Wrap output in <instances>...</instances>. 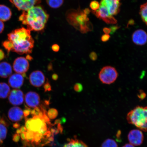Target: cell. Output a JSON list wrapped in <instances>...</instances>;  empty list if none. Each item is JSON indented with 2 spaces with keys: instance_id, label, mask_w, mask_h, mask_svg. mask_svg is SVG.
<instances>
[{
  "instance_id": "26",
  "label": "cell",
  "mask_w": 147,
  "mask_h": 147,
  "mask_svg": "<svg viewBox=\"0 0 147 147\" xmlns=\"http://www.w3.org/2000/svg\"><path fill=\"white\" fill-rule=\"evenodd\" d=\"M3 45L5 49H6L8 53L12 51L13 49V45L12 42L9 40H6L3 43Z\"/></svg>"
},
{
  "instance_id": "33",
  "label": "cell",
  "mask_w": 147,
  "mask_h": 147,
  "mask_svg": "<svg viewBox=\"0 0 147 147\" xmlns=\"http://www.w3.org/2000/svg\"><path fill=\"white\" fill-rule=\"evenodd\" d=\"M44 88L45 92L50 91L51 90V86L48 82L46 83L45 85H44Z\"/></svg>"
},
{
  "instance_id": "31",
  "label": "cell",
  "mask_w": 147,
  "mask_h": 147,
  "mask_svg": "<svg viewBox=\"0 0 147 147\" xmlns=\"http://www.w3.org/2000/svg\"><path fill=\"white\" fill-rule=\"evenodd\" d=\"M90 58L92 60H96L97 58V56L96 53L94 52H91L90 54Z\"/></svg>"
},
{
  "instance_id": "1",
  "label": "cell",
  "mask_w": 147,
  "mask_h": 147,
  "mask_svg": "<svg viewBox=\"0 0 147 147\" xmlns=\"http://www.w3.org/2000/svg\"><path fill=\"white\" fill-rule=\"evenodd\" d=\"M45 110L38 115H32V118L25 117V127L34 136L33 144L36 146L48 144L54 140L53 134L49 130L50 119Z\"/></svg>"
},
{
  "instance_id": "6",
  "label": "cell",
  "mask_w": 147,
  "mask_h": 147,
  "mask_svg": "<svg viewBox=\"0 0 147 147\" xmlns=\"http://www.w3.org/2000/svg\"><path fill=\"white\" fill-rule=\"evenodd\" d=\"M129 123L134 125L142 131H147V106H138L127 116Z\"/></svg>"
},
{
  "instance_id": "21",
  "label": "cell",
  "mask_w": 147,
  "mask_h": 147,
  "mask_svg": "<svg viewBox=\"0 0 147 147\" xmlns=\"http://www.w3.org/2000/svg\"><path fill=\"white\" fill-rule=\"evenodd\" d=\"M63 147H88L82 141L77 139H71Z\"/></svg>"
},
{
  "instance_id": "38",
  "label": "cell",
  "mask_w": 147,
  "mask_h": 147,
  "mask_svg": "<svg viewBox=\"0 0 147 147\" xmlns=\"http://www.w3.org/2000/svg\"><path fill=\"white\" fill-rule=\"evenodd\" d=\"M52 78L53 80H57L58 78V76L56 74H54L52 75Z\"/></svg>"
},
{
  "instance_id": "13",
  "label": "cell",
  "mask_w": 147,
  "mask_h": 147,
  "mask_svg": "<svg viewBox=\"0 0 147 147\" xmlns=\"http://www.w3.org/2000/svg\"><path fill=\"white\" fill-rule=\"evenodd\" d=\"M25 100L26 104L29 108H36L40 104L39 95L34 92L30 91L27 93L25 95Z\"/></svg>"
},
{
  "instance_id": "17",
  "label": "cell",
  "mask_w": 147,
  "mask_h": 147,
  "mask_svg": "<svg viewBox=\"0 0 147 147\" xmlns=\"http://www.w3.org/2000/svg\"><path fill=\"white\" fill-rule=\"evenodd\" d=\"M12 69L11 66L8 62H0V77L7 78L11 75Z\"/></svg>"
},
{
  "instance_id": "11",
  "label": "cell",
  "mask_w": 147,
  "mask_h": 147,
  "mask_svg": "<svg viewBox=\"0 0 147 147\" xmlns=\"http://www.w3.org/2000/svg\"><path fill=\"white\" fill-rule=\"evenodd\" d=\"M29 79L31 84L36 87H41L43 85L45 80V75L40 71H34L31 73Z\"/></svg>"
},
{
  "instance_id": "18",
  "label": "cell",
  "mask_w": 147,
  "mask_h": 147,
  "mask_svg": "<svg viewBox=\"0 0 147 147\" xmlns=\"http://www.w3.org/2000/svg\"><path fill=\"white\" fill-rule=\"evenodd\" d=\"M10 9L4 5H0V20L5 22L10 19L12 16Z\"/></svg>"
},
{
  "instance_id": "20",
  "label": "cell",
  "mask_w": 147,
  "mask_h": 147,
  "mask_svg": "<svg viewBox=\"0 0 147 147\" xmlns=\"http://www.w3.org/2000/svg\"><path fill=\"white\" fill-rule=\"evenodd\" d=\"M10 92V88L8 84L5 82H0V98H6Z\"/></svg>"
},
{
  "instance_id": "32",
  "label": "cell",
  "mask_w": 147,
  "mask_h": 147,
  "mask_svg": "<svg viewBox=\"0 0 147 147\" xmlns=\"http://www.w3.org/2000/svg\"><path fill=\"white\" fill-rule=\"evenodd\" d=\"M20 134L17 133L14 134L13 136V140L14 142H18L19 141L20 139Z\"/></svg>"
},
{
  "instance_id": "12",
  "label": "cell",
  "mask_w": 147,
  "mask_h": 147,
  "mask_svg": "<svg viewBox=\"0 0 147 147\" xmlns=\"http://www.w3.org/2000/svg\"><path fill=\"white\" fill-rule=\"evenodd\" d=\"M128 138L130 144L133 146H139L143 143L144 136L140 130L134 129L129 133Z\"/></svg>"
},
{
  "instance_id": "29",
  "label": "cell",
  "mask_w": 147,
  "mask_h": 147,
  "mask_svg": "<svg viewBox=\"0 0 147 147\" xmlns=\"http://www.w3.org/2000/svg\"><path fill=\"white\" fill-rule=\"evenodd\" d=\"M146 93L142 90H140L138 94V96L141 100H143L146 98Z\"/></svg>"
},
{
  "instance_id": "28",
  "label": "cell",
  "mask_w": 147,
  "mask_h": 147,
  "mask_svg": "<svg viewBox=\"0 0 147 147\" xmlns=\"http://www.w3.org/2000/svg\"><path fill=\"white\" fill-rule=\"evenodd\" d=\"M83 88L82 85V84L80 83H76L75 84L74 87V90L78 92H80L82 91Z\"/></svg>"
},
{
  "instance_id": "19",
  "label": "cell",
  "mask_w": 147,
  "mask_h": 147,
  "mask_svg": "<svg viewBox=\"0 0 147 147\" xmlns=\"http://www.w3.org/2000/svg\"><path fill=\"white\" fill-rule=\"evenodd\" d=\"M8 123L2 117L0 121V144H2L3 141L6 138L7 131V127Z\"/></svg>"
},
{
  "instance_id": "14",
  "label": "cell",
  "mask_w": 147,
  "mask_h": 147,
  "mask_svg": "<svg viewBox=\"0 0 147 147\" xmlns=\"http://www.w3.org/2000/svg\"><path fill=\"white\" fill-rule=\"evenodd\" d=\"M132 39L134 43L136 45H144L147 42V33L142 29L136 30L132 35Z\"/></svg>"
},
{
  "instance_id": "7",
  "label": "cell",
  "mask_w": 147,
  "mask_h": 147,
  "mask_svg": "<svg viewBox=\"0 0 147 147\" xmlns=\"http://www.w3.org/2000/svg\"><path fill=\"white\" fill-rule=\"evenodd\" d=\"M118 74L115 67L106 66L101 69L99 74V78L103 84H109L117 80Z\"/></svg>"
},
{
  "instance_id": "8",
  "label": "cell",
  "mask_w": 147,
  "mask_h": 147,
  "mask_svg": "<svg viewBox=\"0 0 147 147\" xmlns=\"http://www.w3.org/2000/svg\"><path fill=\"white\" fill-rule=\"evenodd\" d=\"M18 10L26 11L40 4L41 0H9Z\"/></svg>"
},
{
  "instance_id": "10",
  "label": "cell",
  "mask_w": 147,
  "mask_h": 147,
  "mask_svg": "<svg viewBox=\"0 0 147 147\" xmlns=\"http://www.w3.org/2000/svg\"><path fill=\"white\" fill-rule=\"evenodd\" d=\"M8 96L9 102L13 105L19 106L23 103L24 97L23 92L20 90H12Z\"/></svg>"
},
{
  "instance_id": "41",
  "label": "cell",
  "mask_w": 147,
  "mask_h": 147,
  "mask_svg": "<svg viewBox=\"0 0 147 147\" xmlns=\"http://www.w3.org/2000/svg\"><path fill=\"white\" fill-rule=\"evenodd\" d=\"M26 59L27 60H31L32 59V58L29 55H27L26 56Z\"/></svg>"
},
{
  "instance_id": "34",
  "label": "cell",
  "mask_w": 147,
  "mask_h": 147,
  "mask_svg": "<svg viewBox=\"0 0 147 147\" xmlns=\"http://www.w3.org/2000/svg\"><path fill=\"white\" fill-rule=\"evenodd\" d=\"M110 36L109 35L106 34L103 35L101 38V40L104 42H106L109 40Z\"/></svg>"
},
{
  "instance_id": "15",
  "label": "cell",
  "mask_w": 147,
  "mask_h": 147,
  "mask_svg": "<svg viewBox=\"0 0 147 147\" xmlns=\"http://www.w3.org/2000/svg\"><path fill=\"white\" fill-rule=\"evenodd\" d=\"M8 117L10 120L12 122H19L24 117L23 111L18 107H13L9 110Z\"/></svg>"
},
{
  "instance_id": "4",
  "label": "cell",
  "mask_w": 147,
  "mask_h": 147,
  "mask_svg": "<svg viewBox=\"0 0 147 147\" xmlns=\"http://www.w3.org/2000/svg\"><path fill=\"white\" fill-rule=\"evenodd\" d=\"M121 0H101L97 10L93 11L97 17L108 24H115L116 20L113 16L120 11Z\"/></svg>"
},
{
  "instance_id": "25",
  "label": "cell",
  "mask_w": 147,
  "mask_h": 147,
  "mask_svg": "<svg viewBox=\"0 0 147 147\" xmlns=\"http://www.w3.org/2000/svg\"><path fill=\"white\" fill-rule=\"evenodd\" d=\"M47 114L49 119H54L57 116L58 112L56 109L51 108L49 110Z\"/></svg>"
},
{
  "instance_id": "3",
  "label": "cell",
  "mask_w": 147,
  "mask_h": 147,
  "mask_svg": "<svg viewBox=\"0 0 147 147\" xmlns=\"http://www.w3.org/2000/svg\"><path fill=\"white\" fill-rule=\"evenodd\" d=\"M8 38L12 43V51L20 55L32 52L34 40L28 29L24 27L16 29L8 34Z\"/></svg>"
},
{
  "instance_id": "35",
  "label": "cell",
  "mask_w": 147,
  "mask_h": 147,
  "mask_svg": "<svg viewBox=\"0 0 147 147\" xmlns=\"http://www.w3.org/2000/svg\"><path fill=\"white\" fill-rule=\"evenodd\" d=\"M51 48H52V50L55 52H58L60 49L59 46L57 44H55L53 45Z\"/></svg>"
},
{
  "instance_id": "36",
  "label": "cell",
  "mask_w": 147,
  "mask_h": 147,
  "mask_svg": "<svg viewBox=\"0 0 147 147\" xmlns=\"http://www.w3.org/2000/svg\"><path fill=\"white\" fill-rule=\"evenodd\" d=\"M5 28L4 24L3 21L0 20V34L3 32Z\"/></svg>"
},
{
  "instance_id": "40",
  "label": "cell",
  "mask_w": 147,
  "mask_h": 147,
  "mask_svg": "<svg viewBox=\"0 0 147 147\" xmlns=\"http://www.w3.org/2000/svg\"><path fill=\"white\" fill-rule=\"evenodd\" d=\"M122 147H135L133 145L130 144H127L125 145L124 146Z\"/></svg>"
},
{
  "instance_id": "5",
  "label": "cell",
  "mask_w": 147,
  "mask_h": 147,
  "mask_svg": "<svg viewBox=\"0 0 147 147\" xmlns=\"http://www.w3.org/2000/svg\"><path fill=\"white\" fill-rule=\"evenodd\" d=\"M86 10L84 11L78 10H70L67 13L66 17L68 22L75 28L82 33H86L90 30L89 18L87 17L88 12Z\"/></svg>"
},
{
  "instance_id": "16",
  "label": "cell",
  "mask_w": 147,
  "mask_h": 147,
  "mask_svg": "<svg viewBox=\"0 0 147 147\" xmlns=\"http://www.w3.org/2000/svg\"><path fill=\"white\" fill-rule=\"evenodd\" d=\"M24 82V77L20 74L15 73L11 75L8 80L9 86L15 89L21 88L23 86Z\"/></svg>"
},
{
  "instance_id": "43",
  "label": "cell",
  "mask_w": 147,
  "mask_h": 147,
  "mask_svg": "<svg viewBox=\"0 0 147 147\" xmlns=\"http://www.w3.org/2000/svg\"><path fill=\"white\" fill-rule=\"evenodd\" d=\"M1 115H0V121H1Z\"/></svg>"
},
{
  "instance_id": "30",
  "label": "cell",
  "mask_w": 147,
  "mask_h": 147,
  "mask_svg": "<svg viewBox=\"0 0 147 147\" xmlns=\"http://www.w3.org/2000/svg\"><path fill=\"white\" fill-rule=\"evenodd\" d=\"M31 110L30 108L28 107H26V108L23 111L24 117H27L30 115Z\"/></svg>"
},
{
  "instance_id": "23",
  "label": "cell",
  "mask_w": 147,
  "mask_h": 147,
  "mask_svg": "<svg viewBox=\"0 0 147 147\" xmlns=\"http://www.w3.org/2000/svg\"><path fill=\"white\" fill-rule=\"evenodd\" d=\"M140 13L143 21L147 26V2L141 5Z\"/></svg>"
},
{
  "instance_id": "2",
  "label": "cell",
  "mask_w": 147,
  "mask_h": 147,
  "mask_svg": "<svg viewBox=\"0 0 147 147\" xmlns=\"http://www.w3.org/2000/svg\"><path fill=\"white\" fill-rule=\"evenodd\" d=\"M49 15L42 7L35 6L23 11L19 17V21L26 26L27 29L36 32L43 30L48 21Z\"/></svg>"
},
{
  "instance_id": "27",
  "label": "cell",
  "mask_w": 147,
  "mask_h": 147,
  "mask_svg": "<svg viewBox=\"0 0 147 147\" xmlns=\"http://www.w3.org/2000/svg\"><path fill=\"white\" fill-rule=\"evenodd\" d=\"M100 7V4L96 1H92L90 4V7L93 11L97 10Z\"/></svg>"
},
{
  "instance_id": "22",
  "label": "cell",
  "mask_w": 147,
  "mask_h": 147,
  "mask_svg": "<svg viewBox=\"0 0 147 147\" xmlns=\"http://www.w3.org/2000/svg\"><path fill=\"white\" fill-rule=\"evenodd\" d=\"M64 0H46L48 5L51 8L57 9L63 4Z\"/></svg>"
},
{
  "instance_id": "39",
  "label": "cell",
  "mask_w": 147,
  "mask_h": 147,
  "mask_svg": "<svg viewBox=\"0 0 147 147\" xmlns=\"http://www.w3.org/2000/svg\"><path fill=\"white\" fill-rule=\"evenodd\" d=\"M20 125L18 123H16L13 125V127L15 128H19Z\"/></svg>"
},
{
  "instance_id": "24",
  "label": "cell",
  "mask_w": 147,
  "mask_h": 147,
  "mask_svg": "<svg viewBox=\"0 0 147 147\" xmlns=\"http://www.w3.org/2000/svg\"><path fill=\"white\" fill-rule=\"evenodd\" d=\"M101 147H118L117 143L113 140L108 139L105 141Z\"/></svg>"
},
{
  "instance_id": "9",
  "label": "cell",
  "mask_w": 147,
  "mask_h": 147,
  "mask_svg": "<svg viewBox=\"0 0 147 147\" xmlns=\"http://www.w3.org/2000/svg\"><path fill=\"white\" fill-rule=\"evenodd\" d=\"M29 64L28 60L24 57H20L14 61L13 67L17 73L24 74L28 71Z\"/></svg>"
},
{
  "instance_id": "42",
  "label": "cell",
  "mask_w": 147,
  "mask_h": 147,
  "mask_svg": "<svg viewBox=\"0 0 147 147\" xmlns=\"http://www.w3.org/2000/svg\"><path fill=\"white\" fill-rule=\"evenodd\" d=\"M16 133L20 134H21V130H20V129H18L16 130Z\"/></svg>"
},
{
  "instance_id": "37",
  "label": "cell",
  "mask_w": 147,
  "mask_h": 147,
  "mask_svg": "<svg viewBox=\"0 0 147 147\" xmlns=\"http://www.w3.org/2000/svg\"><path fill=\"white\" fill-rule=\"evenodd\" d=\"M5 58V54L3 51L0 49V61L4 59Z\"/></svg>"
}]
</instances>
